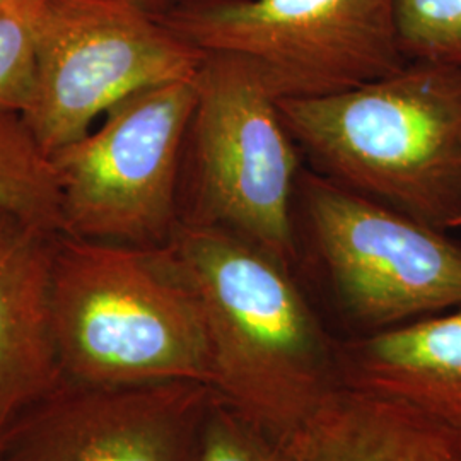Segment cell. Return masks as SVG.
Returning a JSON list of instances; mask_svg holds the SVG:
<instances>
[{
  "instance_id": "6da1fadb",
  "label": "cell",
  "mask_w": 461,
  "mask_h": 461,
  "mask_svg": "<svg viewBox=\"0 0 461 461\" xmlns=\"http://www.w3.org/2000/svg\"><path fill=\"white\" fill-rule=\"evenodd\" d=\"M169 247L203 313L215 395L285 445L344 386L340 339L296 270L247 238L180 224Z\"/></svg>"
},
{
  "instance_id": "7a4b0ae2",
  "label": "cell",
  "mask_w": 461,
  "mask_h": 461,
  "mask_svg": "<svg viewBox=\"0 0 461 461\" xmlns=\"http://www.w3.org/2000/svg\"><path fill=\"white\" fill-rule=\"evenodd\" d=\"M277 103L310 169L430 228H460L461 67L407 60L346 93Z\"/></svg>"
},
{
  "instance_id": "3957f363",
  "label": "cell",
  "mask_w": 461,
  "mask_h": 461,
  "mask_svg": "<svg viewBox=\"0 0 461 461\" xmlns=\"http://www.w3.org/2000/svg\"><path fill=\"white\" fill-rule=\"evenodd\" d=\"M53 321L62 375L70 381H212L203 313L169 245L133 247L60 232Z\"/></svg>"
},
{
  "instance_id": "277c9868",
  "label": "cell",
  "mask_w": 461,
  "mask_h": 461,
  "mask_svg": "<svg viewBox=\"0 0 461 461\" xmlns=\"http://www.w3.org/2000/svg\"><path fill=\"white\" fill-rule=\"evenodd\" d=\"M296 274L318 282L350 337L461 308V245L446 230L303 167Z\"/></svg>"
},
{
  "instance_id": "5b68a950",
  "label": "cell",
  "mask_w": 461,
  "mask_h": 461,
  "mask_svg": "<svg viewBox=\"0 0 461 461\" xmlns=\"http://www.w3.org/2000/svg\"><path fill=\"white\" fill-rule=\"evenodd\" d=\"M183 148L180 224L230 230L296 270L303 154L247 59L205 51Z\"/></svg>"
},
{
  "instance_id": "8992f818",
  "label": "cell",
  "mask_w": 461,
  "mask_h": 461,
  "mask_svg": "<svg viewBox=\"0 0 461 461\" xmlns=\"http://www.w3.org/2000/svg\"><path fill=\"white\" fill-rule=\"evenodd\" d=\"M158 17L195 49L247 59L277 99L346 93L407 64L396 0H180Z\"/></svg>"
},
{
  "instance_id": "52a82bcc",
  "label": "cell",
  "mask_w": 461,
  "mask_h": 461,
  "mask_svg": "<svg viewBox=\"0 0 461 461\" xmlns=\"http://www.w3.org/2000/svg\"><path fill=\"white\" fill-rule=\"evenodd\" d=\"M195 74L122 99L104 113L98 131L50 156L62 234L133 247L169 245L180 226L183 148L197 103Z\"/></svg>"
},
{
  "instance_id": "ba28073f",
  "label": "cell",
  "mask_w": 461,
  "mask_h": 461,
  "mask_svg": "<svg viewBox=\"0 0 461 461\" xmlns=\"http://www.w3.org/2000/svg\"><path fill=\"white\" fill-rule=\"evenodd\" d=\"M205 51L131 0H47L23 120L47 156L133 93L197 72Z\"/></svg>"
},
{
  "instance_id": "9c48e42d",
  "label": "cell",
  "mask_w": 461,
  "mask_h": 461,
  "mask_svg": "<svg viewBox=\"0 0 461 461\" xmlns=\"http://www.w3.org/2000/svg\"><path fill=\"white\" fill-rule=\"evenodd\" d=\"M215 392L194 379H62L0 428V461H198Z\"/></svg>"
},
{
  "instance_id": "30bf717a",
  "label": "cell",
  "mask_w": 461,
  "mask_h": 461,
  "mask_svg": "<svg viewBox=\"0 0 461 461\" xmlns=\"http://www.w3.org/2000/svg\"><path fill=\"white\" fill-rule=\"evenodd\" d=\"M59 234L0 209V424L64 379L53 321Z\"/></svg>"
},
{
  "instance_id": "8fae6325",
  "label": "cell",
  "mask_w": 461,
  "mask_h": 461,
  "mask_svg": "<svg viewBox=\"0 0 461 461\" xmlns=\"http://www.w3.org/2000/svg\"><path fill=\"white\" fill-rule=\"evenodd\" d=\"M344 386L402 400L461 432V308L339 340Z\"/></svg>"
},
{
  "instance_id": "7c38bea8",
  "label": "cell",
  "mask_w": 461,
  "mask_h": 461,
  "mask_svg": "<svg viewBox=\"0 0 461 461\" xmlns=\"http://www.w3.org/2000/svg\"><path fill=\"white\" fill-rule=\"evenodd\" d=\"M284 447L291 461H461V432L402 400L342 386Z\"/></svg>"
},
{
  "instance_id": "4fadbf2b",
  "label": "cell",
  "mask_w": 461,
  "mask_h": 461,
  "mask_svg": "<svg viewBox=\"0 0 461 461\" xmlns=\"http://www.w3.org/2000/svg\"><path fill=\"white\" fill-rule=\"evenodd\" d=\"M0 209L60 232L59 185L50 156L14 113H0Z\"/></svg>"
},
{
  "instance_id": "5bb4252c",
  "label": "cell",
  "mask_w": 461,
  "mask_h": 461,
  "mask_svg": "<svg viewBox=\"0 0 461 461\" xmlns=\"http://www.w3.org/2000/svg\"><path fill=\"white\" fill-rule=\"evenodd\" d=\"M47 0L0 4V113L23 115L36 79V40Z\"/></svg>"
},
{
  "instance_id": "9a60e30c",
  "label": "cell",
  "mask_w": 461,
  "mask_h": 461,
  "mask_svg": "<svg viewBox=\"0 0 461 461\" xmlns=\"http://www.w3.org/2000/svg\"><path fill=\"white\" fill-rule=\"evenodd\" d=\"M396 28L407 60L461 67V0H396Z\"/></svg>"
},
{
  "instance_id": "2e32d148",
  "label": "cell",
  "mask_w": 461,
  "mask_h": 461,
  "mask_svg": "<svg viewBox=\"0 0 461 461\" xmlns=\"http://www.w3.org/2000/svg\"><path fill=\"white\" fill-rule=\"evenodd\" d=\"M198 461H291L284 445L215 395Z\"/></svg>"
},
{
  "instance_id": "e0dca14e",
  "label": "cell",
  "mask_w": 461,
  "mask_h": 461,
  "mask_svg": "<svg viewBox=\"0 0 461 461\" xmlns=\"http://www.w3.org/2000/svg\"><path fill=\"white\" fill-rule=\"evenodd\" d=\"M133 4L140 5L154 16H163L167 11H171L180 0H131Z\"/></svg>"
},
{
  "instance_id": "ac0fdd59",
  "label": "cell",
  "mask_w": 461,
  "mask_h": 461,
  "mask_svg": "<svg viewBox=\"0 0 461 461\" xmlns=\"http://www.w3.org/2000/svg\"><path fill=\"white\" fill-rule=\"evenodd\" d=\"M2 2H5V0H0V4H2Z\"/></svg>"
},
{
  "instance_id": "d6986e66",
  "label": "cell",
  "mask_w": 461,
  "mask_h": 461,
  "mask_svg": "<svg viewBox=\"0 0 461 461\" xmlns=\"http://www.w3.org/2000/svg\"><path fill=\"white\" fill-rule=\"evenodd\" d=\"M0 428H2V424H0Z\"/></svg>"
},
{
  "instance_id": "ffe728a7",
  "label": "cell",
  "mask_w": 461,
  "mask_h": 461,
  "mask_svg": "<svg viewBox=\"0 0 461 461\" xmlns=\"http://www.w3.org/2000/svg\"><path fill=\"white\" fill-rule=\"evenodd\" d=\"M460 228H461V222H460Z\"/></svg>"
}]
</instances>
